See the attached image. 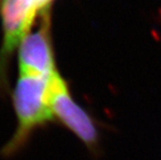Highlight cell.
I'll return each mask as SVG.
<instances>
[{
  "label": "cell",
  "mask_w": 161,
  "mask_h": 160,
  "mask_svg": "<svg viewBox=\"0 0 161 160\" xmlns=\"http://www.w3.org/2000/svg\"><path fill=\"white\" fill-rule=\"evenodd\" d=\"M58 72L49 77L19 74L12 93L17 125L1 150L4 157L19 153L38 130L54 122L51 105L52 81Z\"/></svg>",
  "instance_id": "cell-1"
},
{
  "label": "cell",
  "mask_w": 161,
  "mask_h": 160,
  "mask_svg": "<svg viewBox=\"0 0 161 160\" xmlns=\"http://www.w3.org/2000/svg\"><path fill=\"white\" fill-rule=\"evenodd\" d=\"M39 27L21 41L19 52V74L49 77L58 72L50 38L47 8L39 16Z\"/></svg>",
  "instance_id": "cell-3"
},
{
  "label": "cell",
  "mask_w": 161,
  "mask_h": 160,
  "mask_svg": "<svg viewBox=\"0 0 161 160\" xmlns=\"http://www.w3.org/2000/svg\"><path fill=\"white\" fill-rule=\"evenodd\" d=\"M45 10V9H43ZM40 10L33 0H1L4 41L0 54V88L5 87V64L7 57L28 34Z\"/></svg>",
  "instance_id": "cell-4"
},
{
  "label": "cell",
  "mask_w": 161,
  "mask_h": 160,
  "mask_svg": "<svg viewBox=\"0 0 161 160\" xmlns=\"http://www.w3.org/2000/svg\"><path fill=\"white\" fill-rule=\"evenodd\" d=\"M33 2L40 10H43L47 8V6L51 2V0H33Z\"/></svg>",
  "instance_id": "cell-5"
},
{
  "label": "cell",
  "mask_w": 161,
  "mask_h": 160,
  "mask_svg": "<svg viewBox=\"0 0 161 160\" xmlns=\"http://www.w3.org/2000/svg\"><path fill=\"white\" fill-rule=\"evenodd\" d=\"M51 105L54 122L74 134L94 157H99L102 151L98 122L75 99L59 72L52 81Z\"/></svg>",
  "instance_id": "cell-2"
}]
</instances>
